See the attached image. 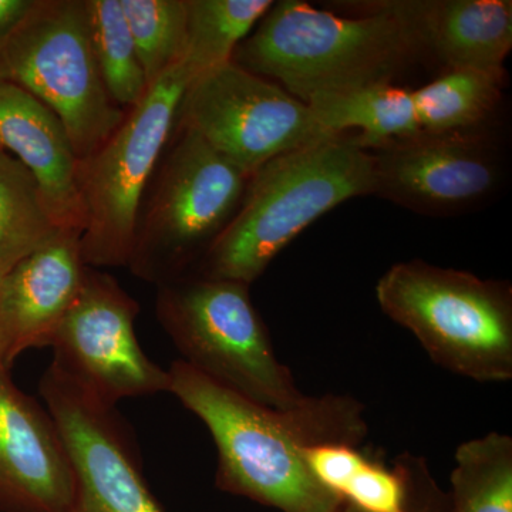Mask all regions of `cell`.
<instances>
[{
    "label": "cell",
    "mask_w": 512,
    "mask_h": 512,
    "mask_svg": "<svg viewBox=\"0 0 512 512\" xmlns=\"http://www.w3.org/2000/svg\"><path fill=\"white\" fill-rule=\"evenodd\" d=\"M170 390L207 426L218 451L217 487L282 512H338V495L312 476L303 450L316 444L359 447L365 406L343 394L309 396L282 412L225 389L183 360L170 369Z\"/></svg>",
    "instance_id": "1"
},
{
    "label": "cell",
    "mask_w": 512,
    "mask_h": 512,
    "mask_svg": "<svg viewBox=\"0 0 512 512\" xmlns=\"http://www.w3.org/2000/svg\"><path fill=\"white\" fill-rule=\"evenodd\" d=\"M375 190V157L348 137L282 154L249 177L237 212L191 275L251 285L318 218Z\"/></svg>",
    "instance_id": "2"
},
{
    "label": "cell",
    "mask_w": 512,
    "mask_h": 512,
    "mask_svg": "<svg viewBox=\"0 0 512 512\" xmlns=\"http://www.w3.org/2000/svg\"><path fill=\"white\" fill-rule=\"evenodd\" d=\"M416 56L409 36L387 13L345 18L301 0H281L237 47L232 62L306 104L319 94L393 83Z\"/></svg>",
    "instance_id": "3"
},
{
    "label": "cell",
    "mask_w": 512,
    "mask_h": 512,
    "mask_svg": "<svg viewBox=\"0 0 512 512\" xmlns=\"http://www.w3.org/2000/svg\"><path fill=\"white\" fill-rule=\"evenodd\" d=\"M382 311L448 372L480 383L512 379V289L414 259L379 279Z\"/></svg>",
    "instance_id": "4"
},
{
    "label": "cell",
    "mask_w": 512,
    "mask_h": 512,
    "mask_svg": "<svg viewBox=\"0 0 512 512\" xmlns=\"http://www.w3.org/2000/svg\"><path fill=\"white\" fill-rule=\"evenodd\" d=\"M156 306L183 362L212 382L282 412L309 399L276 357L249 285L188 275L158 285Z\"/></svg>",
    "instance_id": "5"
},
{
    "label": "cell",
    "mask_w": 512,
    "mask_h": 512,
    "mask_svg": "<svg viewBox=\"0 0 512 512\" xmlns=\"http://www.w3.org/2000/svg\"><path fill=\"white\" fill-rule=\"evenodd\" d=\"M249 177L175 126L138 211L126 268L161 285L191 274L237 212Z\"/></svg>",
    "instance_id": "6"
},
{
    "label": "cell",
    "mask_w": 512,
    "mask_h": 512,
    "mask_svg": "<svg viewBox=\"0 0 512 512\" xmlns=\"http://www.w3.org/2000/svg\"><path fill=\"white\" fill-rule=\"evenodd\" d=\"M195 79L197 74L184 62L168 70L140 104L126 111L106 143L80 161L84 265L127 266L141 202L173 136L184 93Z\"/></svg>",
    "instance_id": "7"
},
{
    "label": "cell",
    "mask_w": 512,
    "mask_h": 512,
    "mask_svg": "<svg viewBox=\"0 0 512 512\" xmlns=\"http://www.w3.org/2000/svg\"><path fill=\"white\" fill-rule=\"evenodd\" d=\"M0 80L59 117L80 161L99 150L126 116L97 69L84 0H36L0 46Z\"/></svg>",
    "instance_id": "8"
},
{
    "label": "cell",
    "mask_w": 512,
    "mask_h": 512,
    "mask_svg": "<svg viewBox=\"0 0 512 512\" xmlns=\"http://www.w3.org/2000/svg\"><path fill=\"white\" fill-rule=\"evenodd\" d=\"M175 126L194 131L248 177L282 154L333 137L308 104L234 62L188 86Z\"/></svg>",
    "instance_id": "9"
},
{
    "label": "cell",
    "mask_w": 512,
    "mask_h": 512,
    "mask_svg": "<svg viewBox=\"0 0 512 512\" xmlns=\"http://www.w3.org/2000/svg\"><path fill=\"white\" fill-rule=\"evenodd\" d=\"M138 312V303L113 276L86 266L79 295L50 343L52 365L110 407L130 397L168 392V370L156 365L138 343Z\"/></svg>",
    "instance_id": "10"
},
{
    "label": "cell",
    "mask_w": 512,
    "mask_h": 512,
    "mask_svg": "<svg viewBox=\"0 0 512 512\" xmlns=\"http://www.w3.org/2000/svg\"><path fill=\"white\" fill-rule=\"evenodd\" d=\"M40 394L73 467L69 512H163L114 407L84 392L53 365L40 380Z\"/></svg>",
    "instance_id": "11"
},
{
    "label": "cell",
    "mask_w": 512,
    "mask_h": 512,
    "mask_svg": "<svg viewBox=\"0 0 512 512\" xmlns=\"http://www.w3.org/2000/svg\"><path fill=\"white\" fill-rule=\"evenodd\" d=\"M375 195L423 214L471 207L500 183L497 153L471 133L424 134L377 150Z\"/></svg>",
    "instance_id": "12"
},
{
    "label": "cell",
    "mask_w": 512,
    "mask_h": 512,
    "mask_svg": "<svg viewBox=\"0 0 512 512\" xmlns=\"http://www.w3.org/2000/svg\"><path fill=\"white\" fill-rule=\"evenodd\" d=\"M74 473L56 421L0 365V511L69 512Z\"/></svg>",
    "instance_id": "13"
},
{
    "label": "cell",
    "mask_w": 512,
    "mask_h": 512,
    "mask_svg": "<svg viewBox=\"0 0 512 512\" xmlns=\"http://www.w3.org/2000/svg\"><path fill=\"white\" fill-rule=\"evenodd\" d=\"M77 231L56 237L3 275L0 286V365L25 350L46 348L79 295L84 265Z\"/></svg>",
    "instance_id": "14"
},
{
    "label": "cell",
    "mask_w": 512,
    "mask_h": 512,
    "mask_svg": "<svg viewBox=\"0 0 512 512\" xmlns=\"http://www.w3.org/2000/svg\"><path fill=\"white\" fill-rule=\"evenodd\" d=\"M355 5L350 8L392 16L417 55L427 53L448 70H504L512 49L510 0H383Z\"/></svg>",
    "instance_id": "15"
},
{
    "label": "cell",
    "mask_w": 512,
    "mask_h": 512,
    "mask_svg": "<svg viewBox=\"0 0 512 512\" xmlns=\"http://www.w3.org/2000/svg\"><path fill=\"white\" fill-rule=\"evenodd\" d=\"M0 150L33 174L57 228H84L80 160L59 117L16 84L0 80Z\"/></svg>",
    "instance_id": "16"
},
{
    "label": "cell",
    "mask_w": 512,
    "mask_h": 512,
    "mask_svg": "<svg viewBox=\"0 0 512 512\" xmlns=\"http://www.w3.org/2000/svg\"><path fill=\"white\" fill-rule=\"evenodd\" d=\"M306 104L329 136H342L343 131L357 128L359 136L350 141L362 150H382L421 134L413 90L393 83L319 94Z\"/></svg>",
    "instance_id": "17"
},
{
    "label": "cell",
    "mask_w": 512,
    "mask_h": 512,
    "mask_svg": "<svg viewBox=\"0 0 512 512\" xmlns=\"http://www.w3.org/2000/svg\"><path fill=\"white\" fill-rule=\"evenodd\" d=\"M303 460L319 484L362 512L409 510L410 460L404 456L389 470L350 444H316Z\"/></svg>",
    "instance_id": "18"
},
{
    "label": "cell",
    "mask_w": 512,
    "mask_h": 512,
    "mask_svg": "<svg viewBox=\"0 0 512 512\" xmlns=\"http://www.w3.org/2000/svg\"><path fill=\"white\" fill-rule=\"evenodd\" d=\"M504 70L454 69L413 90L421 133L476 131L493 114L505 86Z\"/></svg>",
    "instance_id": "19"
},
{
    "label": "cell",
    "mask_w": 512,
    "mask_h": 512,
    "mask_svg": "<svg viewBox=\"0 0 512 512\" xmlns=\"http://www.w3.org/2000/svg\"><path fill=\"white\" fill-rule=\"evenodd\" d=\"M60 231L33 174L0 150V274H8Z\"/></svg>",
    "instance_id": "20"
},
{
    "label": "cell",
    "mask_w": 512,
    "mask_h": 512,
    "mask_svg": "<svg viewBox=\"0 0 512 512\" xmlns=\"http://www.w3.org/2000/svg\"><path fill=\"white\" fill-rule=\"evenodd\" d=\"M271 0H185L187 46L183 62L197 74L232 62L237 47L271 9Z\"/></svg>",
    "instance_id": "21"
},
{
    "label": "cell",
    "mask_w": 512,
    "mask_h": 512,
    "mask_svg": "<svg viewBox=\"0 0 512 512\" xmlns=\"http://www.w3.org/2000/svg\"><path fill=\"white\" fill-rule=\"evenodd\" d=\"M453 512H512V437L485 434L456 451Z\"/></svg>",
    "instance_id": "22"
},
{
    "label": "cell",
    "mask_w": 512,
    "mask_h": 512,
    "mask_svg": "<svg viewBox=\"0 0 512 512\" xmlns=\"http://www.w3.org/2000/svg\"><path fill=\"white\" fill-rule=\"evenodd\" d=\"M90 45L111 100L130 110L146 97V74L138 60L120 0H84Z\"/></svg>",
    "instance_id": "23"
},
{
    "label": "cell",
    "mask_w": 512,
    "mask_h": 512,
    "mask_svg": "<svg viewBox=\"0 0 512 512\" xmlns=\"http://www.w3.org/2000/svg\"><path fill=\"white\" fill-rule=\"evenodd\" d=\"M148 87L183 62L187 46L185 0H120Z\"/></svg>",
    "instance_id": "24"
},
{
    "label": "cell",
    "mask_w": 512,
    "mask_h": 512,
    "mask_svg": "<svg viewBox=\"0 0 512 512\" xmlns=\"http://www.w3.org/2000/svg\"><path fill=\"white\" fill-rule=\"evenodd\" d=\"M36 0H0V46L26 18Z\"/></svg>",
    "instance_id": "25"
},
{
    "label": "cell",
    "mask_w": 512,
    "mask_h": 512,
    "mask_svg": "<svg viewBox=\"0 0 512 512\" xmlns=\"http://www.w3.org/2000/svg\"><path fill=\"white\" fill-rule=\"evenodd\" d=\"M338 512H362L357 510V508L352 507V505L343 503L342 507H340V510Z\"/></svg>",
    "instance_id": "26"
},
{
    "label": "cell",
    "mask_w": 512,
    "mask_h": 512,
    "mask_svg": "<svg viewBox=\"0 0 512 512\" xmlns=\"http://www.w3.org/2000/svg\"><path fill=\"white\" fill-rule=\"evenodd\" d=\"M2 279H3V275L0 274V286H2ZM3 367H5V366H3Z\"/></svg>",
    "instance_id": "27"
}]
</instances>
